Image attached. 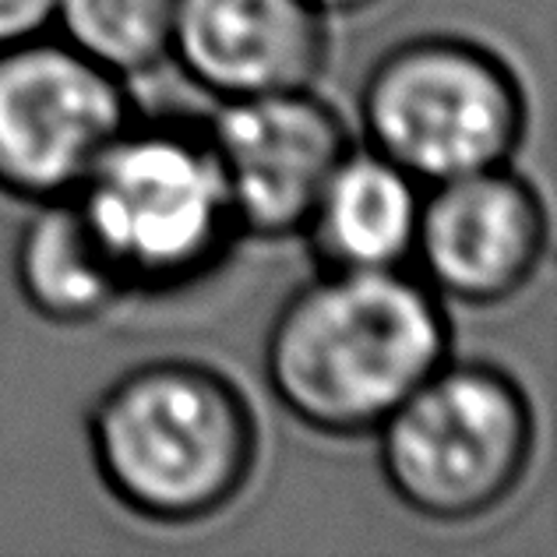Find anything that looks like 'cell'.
<instances>
[{"mask_svg":"<svg viewBox=\"0 0 557 557\" xmlns=\"http://www.w3.org/2000/svg\"><path fill=\"white\" fill-rule=\"evenodd\" d=\"M448 360L437 293L403 269H325L278 307L265 335V381L318 434L374 431Z\"/></svg>","mask_w":557,"mask_h":557,"instance_id":"1","label":"cell"},{"mask_svg":"<svg viewBox=\"0 0 557 557\" xmlns=\"http://www.w3.org/2000/svg\"><path fill=\"white\" fill-rule=\"evenodd\" d=\"M99 480L159 525L219 516L247 487L258 428L230 377L190 360H152L116 377L89 409Z\"/></svg>","mask_w":557,"mask_h":557,"instance_id":"2","label":"cell"},{"mask_svg":"<svg viewBox=\"0 0 557 557\" xmlns=\"http://www.w3.org/2000/svg\"><path fill=\"white\" fill-rule=\"evenodd\" d=\"M71 198L124 293L190 283L237 233L209 135L173 124L131 121Z\"/></svg>","mask_w":557,"mask_h":557,"instance_id":"3","label":"cell"},{"mask_svg":"<svg viewBox=\"0 0 557 557\" xmlns=\"http://www.w3.org/2000/svg\"><path fill=\"white\" fill-rule=\"evenodd\" d=\"M374 431L395 502L431 522H473L522 483L536 423L505 371L445 360Z\"/></svg>","mask_w":557,"mask_h":557,"instance_id":"4","label":"cell"},{"mask_svg":"<svg viewBox=\"0 0 557 557\" xmlns=\"http://www.w3.org/2000/svg\"><path fill=\"white\" fill-rule=\"evenodd\" d=\"M368 149L417 184L508 166L525 131V96L502 57L456 36L392 47L360 92Z\"/></svg>","mask_w":557,"mask_h":557,"instance_id":"5","label":"cell"},{"mask_svg":"<svg viewBox=\"0 0 557 557\" xmlns=\"http://www.w3.org/2000/svg\"><path fill=\"white\" fill-rule=\"evenodd\" d=\"M135 121L124 78L64 39L0 50V190L22 201L71 198L107 145Z\"/></svg>","mask_w":557,"mask_h":557,"instance_id":"6","label":"cell"},{"mask_svg":"<svg viewBox=\"0 0 557 557\" xmlns=\"http://www.w3.org/2000/svg\"><path fill=\"white\" fill-rule=\"evenodd\" d=\"M237 230L304 233L335 166L354 149L343 116L311 89L223 99L209 131Z\"/></svg>","mask_w":557,"mask_h":557,"instance_id":"7","label":"cell"},{"mask_svg":"<svg viewBox=\"0 0 557 557\" xmlns=\"http://www.w3.org/2000/svg\"><path fill=\"white\" fill-rule=\"evenodd\" d=\"M547 255V209L508 166L431 184L420 198L413 258L437 297L497 307L533 283Z\"/></svg>","mask_w":557,"mask_h":557,"instance_id":"8","label":"cell"},{"mask_svg":"<svg viewBox=\"0 0 557 557\" xmlns=\"http://www.w3.org/2000/svg\"><path fill=\"white\" fill-rule=\"evenodd\" d=\"M325 22L307 0H177L170 57L215 99L311 89L329 57Z\"/></svg>","mask_w":557,"mask_h":557,"instance_id":"9","label":"cell"},{"mask_svg":"<svg viewBox=\"0 0 557 557\" xmlns=\"http://www.w3.org/2000/svg\"><path fill=\"white\" fill-rule=\"evenodd\" d=\"M420 184L374 149H349L304 233L325 269H403L413 258Z\"/></svg>","mask_w":557,"mask_h":557,"instance_id":"10","label":"cell"},{"mask_svg":"<svg viewBox=\"0 0 557 557\" xmlns=\"http://www.w3.org/2000/svg\"><path fill=\"white\" fill-rule=\"evenodd\" d=\"M14 286L53 325H85L124 297L75 198L36 205L14 244Z\"/></svg>","mask_w":557,"mask_h":557,"instance_id":"11","label":"cell"},{"mask_svg":"<svg viewBox=\"0 0 557 557\" xmlns=\"http://www.w3.org/2000/svg\"><path fill=\"white\" fill-rule=\"evenodd\" d=\"M177 0H57L53 28L116 78L163 64L173 47Z\"/></svg>","mask_w":557,"mask_h":557,"instance_id":"12","label":"cell"},{"mask_svg":"<svg viewBox=\"0 0 557 557\" xmlns=\"http://www.w3.org/2000/svg\"><path fill=\"white\" fill-rule=\"evenodd\" d=\"M53 14L57 0H0V50L47 36Z\"/></svg>","mask_w":557,"mask_h":557,"instance_id":"13","label":"cell"},{"mask_svg":"<svg viewBox=\"0 0 557 557\" xmlns=\"http://www.w3.org/2000/svg\"><path fill=\"white\" fill-rule=\"evenodd\" d=\"M307 4H314L329 18V14H354V11H363V8L377 4V0H307Z\"/></svg>","mask_w":557,"mask_h":557,"instance_id":"14","label":"cell"}]
</instances>
